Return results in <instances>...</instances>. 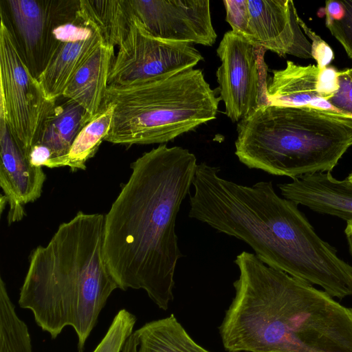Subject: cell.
Instances as JSON below:
<instances>
[{"mask_svg":"<svg viewBox=\"0 0 352 352\" xmlns=\"http://www.w3.org/2000/svg\"><path fill=\"white\" fill-rule=\"evenodd\" d=\"M198 164L180 146L160 144L131 164V174L104 214L103 252L118 288L144 289L166 310L183 256L175 232Z\"/></svg>","mask_w":352,"mask_h":352,"instance_id":"1","label":"cell"},{"mask_svg":"<svg viewBox=\"0 0 352 352\" xmlns=\"http://www.w3.org/2000/svg\"><path fill=\"white\" fill-rule=\"evenodd\" d=\"M234 262L235 296L219 327L228 352H352V308L253 253Z\"/></svg>","mask_w":352,"mask_h":352,"instance_id":"2","label":"cell"},{"mask_svg":"<svg viewBox=\"0 0 352 352\" xmlns=\"http://www.w3.org/2000/svg\"><path fill=\"white\" fill-rule=\"evenodd\" d=\"M198 164L190 195V218L244 241L266 265L322 289L338 278L344 261L316 232L298 205L279 196L271 181L252 186L219 176Z\"/></svg>","mask_w":352,"mask_h":352,"instance_id":"3","label":"cell"},{"mask_svg":"<svg viewBox=\"0 0 352 352\" xmlns=\"http://www.w3.org/2000/svg\"><path fill=\"white\" fill-rule=\"evenodd\" d=\"M104 215L78 212L61 223L50 242L34 249L20 289L19 305L55 339L65 327L78 337V350L96 326L118 285L105 263Z\"/></svg>","mask_w":352,"mask_h":352,"instance_id":"4","label":"cell"},{"mask_svg":"<svg viewBox=\"0 0 352 352\" xmlns=\"http://www.w3.org/2000/svg\"><path fill=\"white\" fill-rule=\"evenodd\" d=\"M234 145L240 162L270 175L330 172L352 146V116L268 104L237 123Z\"/></svg>","mask_w":352,"mask_h":352,"instance_id":"5","label":"cell"},{"mask_svg":"<svg viewBox=\"0 0 352 352\" xmlns=\"http://www.w3.org/2000/svg\"><path fill=\"white\" fill-rule=\"evenodd\" d=\"M221 98L199 69L120 86H108L104 103L114 106L105 141L152 144L170 142L214 120Z\"/></svg>","mask_w":352,"mask_h":352,"instance_id":"6","label":"cell"},{"mask_svg":"<svg viewBox=\"0 0 352 352\" xmlns=\"http://www.w3.org/2000/svg\"><path fill=\"white\" fill-rule=\"evenodd\" d=\"M0 118L28 157L44 122L56 106L47 99L15 45L6 24L0 27Z\"/></svg>","mask_w":352,"mask_h":352,"instance_id":"7","label":"cell"},{"mask_svg":"<svg viewBox=\"0 0 352 352\" xmlns=\"http://www.w3.org/2000/svg\"><path fill=\"white\" fill-rule=\"evenodd\" d=\"M266 50L244 36L226 32L217 49L221 65L216 76L225 113L239 122L259 108L268 105L270 76L264 60Z\"/></svg>","mask_w":352,"mask_h":352,"instance_id":"8","label":"cell"},{"mask_svg":"<svg viewBox=\"0 0 352 352\" xmlns=\"http://www.w3.org/2000/svg\"><path fill=\"white\" fill-rule=\"evenodd\" d=\"M232 30L280 56L311 58V42L292 0H224Z\"/></svg>","mask_w":352,"mask_h":352,"instance_id":"9","label":"cell"},{"mask_svg":"<svg viewBox=\"0 0 352 352\" xmlns=\"http://www.w3.org/2000/svg\"><path fill=\"white\" fill-rule=\"evenodd\" d=\"M80 0H1V20L27 67L38 79L57 50L54 28L75 19Z\"/></svg>","mask_w":352,"mask_h":352,"instance_id":"10","label":"cell"},{"mask_svg":"<svg viewBox=\"0 0 352 352\" xmlns=\"http://www.w3.org/2000/svg\"><path fill=\"white\" fill-rule=\"evenodd\" d=\"M204 59L192 44L156 38L133 17L129 32L118 47L108 86H120L172 76L192 69Z\"/></svg>","mask_w":352,"mask_h":352,"instance_id":"11","label":"cell"},{"mask_svg":"<svg viewBox=\"0 0 352 352\" xmlns=\"http://www.w3.org/2000/svg\"><path fill=\"white\" fill-rule=\"evenodd\" d=\"M133 17L151 36L212 46L217 35L209 0H128Z\"/></svg>","mask_w":352,"mask_h":352,"instance_id":"12","label":"cell"},{"mask_svg":"<svg viewBox=\"0 0 352 352\" xmlns=\"http://www.w3.org/2000/svg\"><path fill=\"white\" fill-rule=\"evenodd\" d=\"M0 186L9 204L10 225L23 219L24 205L41 197L46 175L42 167L30 163L3 118H0Z\"/></svg>","mask_w":352,"mask_h":352,"instance_id":"13","label":"cell"},{"mask_svg":"<svg viewBox=\"0 0 352 352\" xmlns=\"http://www.w3.org/2000/svg\"><path fill=\"white\" fill-rule=\"evenodd\" d=\"M281 195L311 210L352 221V183L339 180L330 172L316 173L279 184Z\"/></svg>","mask_w":352,"mask_h":352,"instance_id":"14","label":"cell"},{"mask_svg":"<svg viewBox=\"0 0 352 352\" xmlns=\"http://www.w3.org/2000/svg\"><path fill=\"white\" fill-rule=\"evenodd\" d=\"M320 71L317 65L302 66L291 60L287 61L284 69L272 70L267 88L268 104L337 111L320 94Z\"/></svg>","mask_w":352,"mask_h":352,"instance_id":"15","label":"cell"},{"mask_svg":"<svg viewBox=\"0 0 352 352\" xmlns=\"http://www.w3.org/2000/svg\"><path fill=\"white\" fill-rule=\"evenodd\" d=\"M114 47L102 43L78 69L63 96L76 101L94 117L104 105Z\"/></svg>","mask_w":352,"mask_h":352,"instance_id":"16","label":"cell"},{"mask_svg":"<svg viewBox=\"0 0 352 352\" xmlns=\"http://www.w3.org/2000/svg\"><path fill=\"white\" fill-rule=\"evenodd\" d=\"M103 43L98 32L86 40L64 43L38 78L48 100L56 102L75 74Z\"/></svg>","mask_w":352,"mask_h":352,"instance_id":"17","label":"cell"},{"mask_svg":"<svg viewBox=\"0 0 352 352\" xmlns=\"http://www.w3.org/2000/svg\"><path fill=\"white\" fill-rule=\"evenodd\" d=\"M91 119L82 106L67 99L63 104L56 105L47 117L35 144L50 149L53 154L50 160L64 157L79 132Z\"/></svg>","mask_w":352,"mask_h":352,"instance_id":"18","label":"cell"},{"mask_svg":"<svg viewBox=\"0 0 352 352\" xmlns=\"http://www.w3.org/2000/svg\"><path fill=\"white\" fill-rule=\"evenodd\" d=\"M78 14L113 47L125 39L133 18L128 0H80Z\"/></svg>","mask_w":352,"mask_h":352,"instance_id":"19","label":"cell"},{"mask_svg":"<svg viewBox=\"0 0 352 352\" xmlns=\"http://www.w3.org/2000/svg\"><path fill=\"white\" fill-rule=\"evenodd\" d=\"M133 335V352H210L189 336L173 314L146 323Z\"/></svg>","mask_w":352,"mask_h":352,"instance_id":"20","label":"cell"},{"mask_svg":"<svg viewBox=\"0 0 352 352\" xmlns=\"http://www.w3.org/2000/svg\"><path fill=\"white\" fill-rule=\"evenodd\" d=\"M114 106L106 102L100 111L79 132L69 153L64 157L50 160L46 167L68 166L72 170H85L86 162L93 157L111 128Z\"/></svg>","mask_w":352,"mask_h":352,"instance_id":"21","label":"cell"},{"mask_svg":"<svg viewBox=\"0 0 352 352\" xmlns=\"http://www.w3.org/2000/svg\"><path fill=\"white\" fill-rule=\"evenodd\" d=\"M0 352H33L27 324L17 315L0 278Z\"/></svg>","mask_w":352,"mask_h":352,"instance_id":"22","label":"cell"},{"mask_svg":"<svg viewBox=\"0 0 352 352\" xmlns=\"http://www.w3.org/2000/svg\"><path fill=\"white\" fill-rule=\"evenodd\" d=\"M135 316L125 309L120 310L113 318L106 334L92 352H121L133 333Z\"/></svg>","mask_w":352,"mask_h":352,"instance_id":"23","label":"cell"},{"mask_svg":"<svg viewBox=\"0 0 352 352\" xmlns=\"http://www.w3.org/2000/svg\"><path fill=\"white\" fill-rule=\"evenodd\" d=\"M340 1L344 8L342 16L338 19L325 23V25L352 59V0Z\"/></svg>","mask_w":352,"mask_h":352,"instance_id":"24","label":"cell"},{"mask_svg":"<svg viewBox=\"0 0 352 352\" xmlns=\"http://www.w3.org/2000/svg\"><path fill=\"white\" fill-rule=\"evenodd\" d=\"M339 89L329 103L340 113L352 116V78L345 69L340 71Z\"/></svg>","mask_w":352,"mask_h":352,"instance_id":"25","label":"cell"},{"mask_svg":"<svg viewBox=\"0 0 352 352\" xmlns=\"http://www.w3.org/2000/svg\"><path fill=\"white\" fill-rule=\"evenodd\" d=\"M299 24L305 34L311 41V56L312 58L316 61L317 66L320 69L328 67L334 58L333 52L330 46L309 28L300 18Z\"/></svg>","mask_w":352,"mask_h":352,"instance_id":"26","label":"cell"},{"mask_svg":"<svg viewBox=\"0 0 352 352\" xmlns=\"http://www.w3.org/2000/svg\"><path fill=\"white\" fill-rule=\"evenodd\" d=\"M340 71L334 67H326L320 69L318 78L319 91L322 98L328 101L339 89Z\"/></svg>","mask_w":352,"mask_h":352,"instance_id":"27","label":"cell"},{"mask_svg":"<svg viewBox=\"0 0 352 352\" xmlns=\"http://www.w3.org/2000/svg\"><path fill=\"white\" fill-rule=\"evenodd\" d=\"M343 12L344 8L340 1H327L324 8L325 23L340 19Z\"/></svg>","mask_w":352,"mask_h":352,"instance_id":"28","label":"cell"},{"mask_svg":"<svg viewBox=\"0 0 352 352\" xmlns=\"http://www.w3.org/2000/svg\"><path fill=\"white\" fill-rule=\"evenodd\" d=\"M344 233L346 234L350 252L352 255V221L346 222Z\"/></svg>","mask_w":352,"mask_h":352,"instance_id":"29","label":"cell"},{"mask_svg":"<svg viewBox=\"0 0 352 352\" xmlns=\"http://www.w3.org/2000/svg\"><path fill=\"white\" fill-rule=\"evenodd\" d=\"M345 71L352 78V67L346 69Z\"/></svg>","mask_w":352,"mask_h":352,"instance_id":"30","label":"cell"},{"mask_svg":"<svg viewBox=\"0 0 352 352\" xmlns=\"http://www.w3.org/2000/svg\"><path fill=\"white\" fill-rule=\"evenodd\" d=\"M347 178L352 183V173L349 175Z\"/></svg>","mask_w":352,"mask_h":352,"instance_id":"31","label":"cell"}]
</instances>
